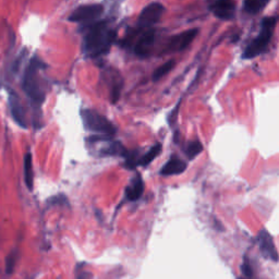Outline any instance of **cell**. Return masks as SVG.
I'll return each instance as SVG.
<instances>
[{
	"label": "cell",
	"mask_w": 279,
	"mask_h": 279,
	"mask_svg": "<svg viewBox=\"0 0 279 279\" xmlns=\"http://www.w3.org/2000/svg\"><path fill=\"white\" fill-rule=\"evenodd\" d=\"M162 152V145L161 144H156L154 145L149 151L140 158L139 161V165L140 166H147L151 164L157 156H158Z\"/></svg>",
	"instance_id": "obj_15"
},
{
	"label": "cell",
	"mask_w": 279,
	"mask_h": 279,
	"mask_svg": "<svg viewBox=\"0 0 279 279\" xmlns=\"http://www.w3.org/2000/svg\"><path fill=\"white\" fill-rule=\"evenodd\" d=\"M203 151V145L200 141H192L185 148V154H187L189 160H193Z\"/></svg>",
	"instance_id": "obj_19"
},
{
	"label": "cell",
	"mask_w": 279,
	"mask_h": 279,
	"mask_svg": "<svg viewBox=\"0 0 279 279\" xmlns=\"http://www.w3.org/2000/svg\"><path fill=\"white\" fill-rule=\"evenodd\" d=\"M155 41V32L149 30L145 32L142 36L138 39L137 44L134 46V53L139 57H147L151 53Z\"/></svg>",
	"instance_id": "obj_11"
},
{
	"label": "cell",
	"mask_w": 279,
	"mask_h": 279,
	"mask_svg": "<svg viewBox=\"0 0 279 279\" xmlns=\"http://www.w3.org/2000/svg\"><path fill=\"white\" fill-rule=\"evenodd\" d=\"M277 23L276 17H268L262 20L260 34L247 46L246 51L243 52V59H252L259 55L263 54L267 49V46L273 36L274 28Z\"/></svg>",
	"instance_id": "obj_3"
},
{
	"label": "cell",
	"mask_w": 279,
	"mask_h": 279,
	"mask_svg": "<svg viewBox=\"0 0 279 279\" xmlns=\"http://www.w3.org/2000/svg\"><path fill=\"white\" fill-rule=\"evenodd\" d=\"M77 279H92V275L90 273H81Z\"/></svg>",
	"instance_id": "obj_25"
},
{
	"label": "cell",
	"mask_w": 279,
	"mask_h": 279,
	"mask_svg": "<svg viewBox=\"0 0 279 279\" xmlns=\"http://www.w3.org/2000/svg\"><path fill=\"white\" fill-rule=\"evenodd\" d=\"M266 2L267 0H245L243 7H245V10L248 13L253 14L259 12L266 5Z\"/></svg>",
	"instance_id": "obj_18"
},
{
	"label": "cell",
	"mask_w": 279,
	"mask_h": 279,
	"mask_svg": "<svg viewBox=\"0 0 279 279\" xmlns=\"http://www.w3.org/2000/svg\"><path fill=\"white\" fill-rule=\"evenodd\" d=\"M116 38V32L105 21L92 24L87 32L83 43V51L88 57L95 58L109 52Z\"/></svg>",
	"instance_id": "obj_1"
},
{
	"label": "cell",
	"mask_w": 279,
	"mask_h": 279,
	"mask_svg": "<svg viewBox=\"0 0 279 279\" xmlns=\"http://www.w3.org/2000/svg\"><path fill=\"white\" fill-rule=\"evenodd\" d=\"M18 261V251L17 250H14L12 251L8 256H7L6 260V271L8 274H11L14 267H16V264Z\"/></svg>",
	"instance_id": "obj_20"
},
{
	"label": "cell",
	"mask_w": 279,
	"mask_h": 279,
	"mask_svg": "<svg viewBox=\"0 0 279 279\" xmlns=\"http://www.w3.org/2000/svg\"><path fill=\"white\" fill-rule=\"evenodd\" d=\"M103 155H120V156H126L127 151L126 148L123 146V144L119 142H112L110 144L107 146L106 148H104L102 151Z\"/></svg>",
	"instance_id": "obj_17"
},
{
	"label": "cell",
	"mask_w": 279,
	"mask_h": 279,
	"mask_svg": "<svg viewBox=\"0 0 279 279\" xmlns=\"http://www.w3.org/2000/svg\"><path fill=\"white\" fill-rule=\"evenodd\" d=\"M48 203H51L52 205H56V204L62 205V204H68V200H67L66 196L61 194V195H58V196L53 197L52 200H49Z\"/></svg>",
	"instance_id": "obj_23"
},
{
	"label": "cell",
	"mask_w": 279,
	"mask_h": 279,
	"mask_svg": "<svg viewBox=\"0 0 279 279\" xmlns=\"http://www.w3.org/2000/svg\"><path fill=\"white\" fill-rule=\"evenodd\" d=\"M44 68L45 64L35 57V58H33L30 61V63H28L22 83V88L25 92V94L33 103L37 104L38 106H41L43 102L45 101V92L42 88V78L38 75L39 71Z\"/></svg>",
	"instance_id": "obj_2"
},
{
	"label": "cell",
	"mask_w": 279,
	"mask_h": 279,
	"mask_svg": "<svg viewBox=\"0 0 279 279\" xmlns=\"http://www.w3.org/2000/svg\"><path fill=\"white\" fill-rule=\"evenodd\" d=\"M185 169H187V164L183 161L177 158V157H173V158H170L165 165H164V167L161 170V174L163 176L180 175Z\"/></svg>",
	"instance_id": "obj_12"
},
{
	"label": "cell",
	"mask_w": 279,
	"mask_h": 279,
	"mask_svg": "<svg viewBox=\"0 0 279 279\" xmlns=\"http://www.w3.org/2000/svg\"><path fill=\"white\" fill-rule=\"evenodd\" d=\"M104 12V6L99 4L93 5H85L76 8L71 16L69 20L71 22H90V21H94L99 18Z\"/></svg>",
	"instance_id": "obj_5"
},
{
	"label": "cell",
	"mask_w": 279,
	"mask_h": 279,
	"mask_svg": "<svg viewBox=\"0 0 279 279\" xmlns=\"http://www.w3.org/2000/svg\"><path fill=\"white\" fill-rule=\"evenodd\" d=\"M9 107L14 121L22 128H26V118L23 105L21 104L18 95L13 92H10L9 94Z\"/></svg>",
	"instance_id": "obj_10"
},
{
	"label": "cell",
	"mask_w": 279,
	"mask_h": 279,
	"mask_svg": "<svg viewBox=\"0 0 279 279\" xmlns=\"http://www.w3.org/2000/svg\"><path fill=\"white\" fill-rule=\"evenodd\" d=\"M165 9L160 3H152L147 5L140 13L138 19V26L140 28H147L156 24L161 20Z\"/></svg>",
	"instance_id": "obj_6"
},
{
	"label": "cell",
	"mask_w": 279,
	"mask_h": 279,
	"mask_svg": "<svg viewBox=\"0 0 279 279\" xmlns=\"http://www.w3.org/2000/svg\"><path fill=\"white\" fill-rule=\"evenodd\" d=\"M257 241H259V246L261 252L264 256L268 257L271 261H278V253L277 249L274 245V240L271 235L266 230H261L259 235H257Z\"/></svg>",
	"instance_id": "obj_9"
},
{
	"label": "cell",
	"mask_w": 279,
	"mask_h": 279,
	"mask_svg": "<svg viewBox=\"0 0 279 279\" xmlns=\"http://www.w3.org/2000/svg\"><path fill=\"white\" fill-rule=\"evenodd\" d=\"M113 83L114 84H113V87L110 92V98H111V103L116 104L120 98L121 89H123V81L119 80V81H114Z\"/></svg>",
	"instance_id": "obj_21"
},
{
	"label": "cell",
	"mask_w": 279,
	"mask_h": 279,
	"mask_svg": "<svg viewBox=\"0 0 279 279\" xmlns=\"http://www.w3.org/2000/svg\"><path fill=\"white\" fill-rule=\"evenodd\" d=\"M241 270H242L243 275H245L246 277H248L250 279H251L253 277V269H252L251 265H250V263L248 261H246L245 263L242 264V265H241Z\"/></svg>",
	"instance_id": "obj_22"
},
{
	"label": "cell",
	"mask_w": 279,
	"mask_h": 279,
	"mask_svg": "<svg viewBox=\"0 0 279 279\" xmlns=\"http://www.w3.org/2000/svg\"><path fill=\"white\" fill-rule=\"evenodd\" d=\"M210 10L220 20H231L234 16L235 5L233 0H207Z\"/></svg>",
	"instance_id": "obj_7"
},
{
	"label": "cell",
	"mask_w": 279,
	"mask_h": 279,
	"mask_svg": "<svg viewBox=\"0 0 279 279\" xmlns=\"http://www.w3.org/2000/svg\"><path fill=\"white\" fill-rule=\"evenodd\" d=\"M143 191H144V183H143L142 178L140 176H137L133 178L131 183L128 185L126 189V195L129 201H137L138 198L142 195Z\"/></svg>",
	"instance_id": "obj_13"
},
{
	"label": "cell",
	"mask_w": 279,
	"mask_h": 279,
	"mask_svg": "<svg viewBox=\"0 0 279 279\" xmlns=\"http://www.w3.org/2000/svg\"><path fill=\"white\" fill-rule=\"evenodd\" d=\"M83 125L88 131L101 134L102 137L109 138L116 133V128L103 114L95 110L85 109L82 111Z\"/></svg>",
	"instance_id": "obj_4"
},
{
	"label": "cell",
	"mask_w": 279,
	"mask_h": 279,
	"mask_svg": "<svg viewBox=\"0 0 279 279\" xmlns=\"http://www.w3.org/2000/svg\"><path fill=\"white\" fill-rule=\"evenodd\" d=\"M178 107L179 105L177 106V108L170 113V116H169V124L170 125H174L176 123V120H177V113H178Z\"/></svg>",
	"instance_id": "obj_24"
},
{
	"label": "cell",
	"mask_w": 279,
	"mask_h": 279,
	"mask_svg": "<svg viewBox=\"0 0 279 279\" xmlns=\"http://www.w3.org/2000/svg\"><path fill=\"white\" fill-rule=\"evenodd\" d=\"M24 180L27 189L32 191L34 185V173L32 165V155L27 153L24 156Z\"/></svg>",
	"instance_id": "obj_14"
},
{
	"label": "cell",
	"mask_w": 279,
	"mask_h": 279,
	"mask_svg": "<svg viewBox=\"0 0 279 279\" xmlns=\"http://www.w3.org/2000/svg\"><path fill=\"white\" fill-rule=\"evenodd\" d=\"M197 35L196 28H192L189 31H184L180 34L175 35L174 37H171L168 45L166 47V53H178L182 52L185 48L189 47L193 39L195 38Z\"/></svg>",
	"instance_id": "obj_8"
},
{
	"label": "cell",
	"mask_w": 279,
	"mask_h": 279,
	"mask_svg": "<svg viewBox=\"0 0 279 279\" xmlns=\"http://www.w3.org/2000/svg\"><path fill=\"white\" fill-rule=\"evenodd\" d=\"M175 64H176V61L175 60H169L167 61L166 63H164L162 64L161 67L157 68L154 72H153V81L154 82H157L158 80H161L162 77L165 76L168 72H170L171 70H173V68L175 67Z\"/></svg>",
	"instance_id": "obj_16"
}]
</instances>
